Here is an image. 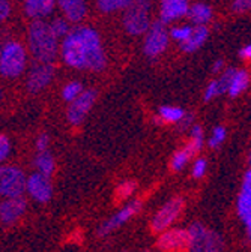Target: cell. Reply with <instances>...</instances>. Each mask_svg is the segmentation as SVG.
<instances>
[{"mask_svg": "<svg viewBox=\"0 0 251 252\" xmlns=\"http://www.w3.org/2000/svg\"><path fill=\"white\" fill-rule=\"evenodd\" d=\"M83 92V86L78 81H71L68 83L64 89H62V98L67 102H72L78 94Z\"/></svg>", "mask_w": 251, "mask_h": 252, "instance_id": "cell-28", "label": "cell"}, {"mask_svg": "<svg viewBox=\"0 0 251 252\" xmlns=\"http://www.w3.org/2000/svg\"><path fill=\"white\" fill-rule=\"evenodd\" d=\"M188 17L196 26H205L212 18V9L206 3H196L191 8H188Z\"/></svg>", "mask_w": 251, "mask_h": 252, "instance_id": "cell-22", "label": "cell"}, {"mask_svg": "<svg viewBox=\"0 0 251 252\" xmlns=\"http://www.w3.org/2000/svg\"><path fill=\"white\" fill-rule=\"evenodd\" d=\"M53 75H54V68L51 66V63H36L29 72L27 89L32 93L44 90L50 84Z\"/></svg>", "mask_w": 251, "mask_h": 252, "instance_id": "cell-14", "label": "cell"}, {"mask_svg": "<svg viewBox=\"0 0 251 252\" xmlns=\"http://www.w3.org/2000/svg\"><path fill=\"white\" fill-rule=\"evenodd\" d=\"M224 140H226V128L224 126H216V128H214V131H212V135L208 141V146L211 149H218L224 143Z\"/></svg>", "mask_w": 251, "mask_h": 252, "instance_id": "cell-29", "label": "cell"}, {"mask_svg": "<svg viewBox=\"0 0 251 252\" xmlns=\"http://www.w3.org/2000/svg\"><path fill=\"white\" fill-rule=\"evenodd\" d=\"M48 144H50L48 135H47V134H41V135L36 138V150H38V153L47 152V150H48Z\"/></svg>", "mask_w": 251, "mask_h": 252, "instance_id": "cell-36", "label": "cell"}, {"mask_svg": "<svg viewBox=\"0 0 251 252\" xmlns=\"http://www.w3.org/2000/svg\"><path fill=\"white\" fill-rule=\"evenodd\" d=\"M9 152H11V143L8 137L0 135V162H3L9 156Z\"/></svg>", "mask_w": 251, "mask_h": 252, "instance_id": "cell-35", "label": "cell"}, {"mask_svg": "<svg viewBox=\"0 0 251 252\" xmlns=\"http://www.w3.org/2000/svg\"><path fill=\"white\" fill-rule=\"evenodd\" d=\"M193 122H194V116L185 113V116H183V117L180 119V122L178 123V125H179V129L186 131L188 128H190V126H193Z\"/></svg>", "mask_w": 251, "mask_h": 252, "instance_id": "cell-38", "label": "cell"}, {"mask_svg": "<svg viewBox=\"0 0 251 252\" xmlns=\"http://www.w3.org/2000/svg\"><path fill=\"white\" fill-rule=\"evenodd\" d=\"M136 188H137V183H136L134 180H125V182H122V183L116 188V192H114L116 201H123V200L130 198V197L134 194Z\"/></svg>", "mask_w": 251, "mask_h": 252, "instance_id": "cell-26", "label": "cell"}, {"mask_svg": "<svg viewBox=\"0 0 251 252\" xmlns=\"http://www.w3.org/2000/svg\"><path fill=\"white\" fill-rule=\"evenodd\" d=\"M60 53L67 65L75 69L98 72L106 66V54L100 33L90 27L80 26L70 30L62 42Z\"/></svg>", "mask_w": 251, "mask_h": 252, "instance_id": "cell-1", "label": "cell"}, {"mask_svg": "<svg viewBox=\"0 0 251 252\" xmlns=\"http://www.w3.org/2000/svg\"><path fill=\"white\" fill-rule=\"evenodd\" d=\"M133 3V0H98L97 6L101 12H116L119 9H127Z\"/></svg>", "mask_w": 251, "mask_h": 252, "instance_id": "cell-25", "label": "cell"}, {"mask_svg": "<svg viewBox=\"0 0 251 252\" xmlns=\"http://www.w3.org/2000/svg\"><path fill=\"white\" fill-rule=\"evenodd\" d=\"M223 66H224L223 60H216V62L214 63V66H212V71H214V72H219V71L223 69Z\"/></svg>", "mask_w": 251, "mask_h": 252, "instance_id": "cell-41", "label": "cell"}, {"mask_svg": "<svg viewBox=\"0 0 251 252\" xmlns=\"http://www.w3.org/2000/svg\"><path fill=\"white\" fill-rule=\"evenodd\" d=\"M233 72H235V68H230V69H227L221 77H219V80H216V81H218L219 92H221V94H223L224 92H227V87H229V84H230V80H232Z\"/></svg>", "mask_w": 251, "mask_h": 252, "instance_id": "cell-34", "label": "cell"}, {"mask_svg": "<svg viewBox=\"0 0 251 252\" xmlns=\"http://www.w3.org/2000/svg\"><path fill=\"white\" fill-rule=\"evenodd\" d=\"M239 56L244 57V59H250V56H251V47H250V45H245V47L239 51Z\"/></svg>", "mask_w": 251, "mask_h": 252, "instance_id": "cell-40", "label": "cell"}, {"mask_svg": "<svg viewBox=\"0 0 251 252\" xmlns=\"http://www.w3.org/2000/svg\"><path fill=\"white\" fill-rule=\"evenodd\" d=\"M50 29L53 32V35L59 39V38H65L68 35V23L65 20H62V18H56L51 24H50Z\"/></svg>", "mask_w": 251, "mask_h": 252, "instance_id": "cell-30", "label": "cell"}, {"mask_svg": "<svg viewBox=\"0 0 251 252\" xmlns=\"http://www.w3.org/2000/svg\"><path fill=\"white\" fill-rule=\"evenodd\" d=\"M0 98H2V92H0Z\"/></svg>", "mask_w": 251, "mask_h": 252, "instance_id": "cell-42", "label": "cell"}, {"mask_svg": "<svg viewBox=\"0 0 251 252\" xmlns=\"http://www.w3.org/2000/svg\"><path fill=\"white\" fill-rule=\"evenodd\" d=\"M26 50L21 44L11 41L0 48V75L17 78L26 69Z\"/></svg>", "mask_w": 251, "mask_h": 252, "instance_id": "cell-4", "label": "cell"}, {"mask_svg": "<svg viewBox=\"0 0 251 252\" xmlns=\"http://www.w3.org/2000/svg\"><path fill=\"white\" fill-rule=\"evenodd\" d=\"M205 144V137H203V129L202 126L199 125H193L191 126V137H190V141H188V144L183 147L186 150V153L191 156V159L200 153L202 147Z\"/></svg>", "mask_w": 251, "mask_h": 252, "instance_id": "cell-21", "label": "cell"}, {"mask_svg": "<svg viewBox=\"0 0 251 252\" xmlns=\"http://www.w3.org/2000/svg\"><path fill=\"white\" fill-rule=\"evenodd\" d=\"M26 174L14 165L0 167V197H23L26 192Z\"/></svg>", "mask_w": 251, "mask_h": 252, "instance_id": "cell-6", "label": "cell"}, {"mask_svg": "<svg viewBox=\"0 0 251 252\" xmlns=\"http://www.w3.org/2000/svg\"><path fill=\"white\" fill-rule=\"evenodd\" d=\"M26 191L35 201L48 203L53 197V185L50 177L34 173L26 179Z\"/></svg>", "mask_w": 251, "mask_h": 252, "instance_id": "cell-11", "label": "cell"}, {"mask_svg": "<svg viewBox=\"0 0 251 252\" xmlns=\"http://www.w3.org/2000/svg\"><path fill=\"white\" fill-rule=\"evenodd\" d=\"M236 207H238V215L242 220V224L245 225L247 234L250 236V231H251V171L250 170H247L244 174Z\"/></svg>", "mask_w": 251, "mask_h": 252, "instance_id": "cell-13", "label": "cell"}, {"mask_svg": "<svg viewBox=\"0 0 251 252\" xmlns=\"http://www.w3.org/2000/svg\"><path fill=\"white\" fill-rule=\"evenodd\" d=\"M9 12H11V6L8 0H0V23L8 18Z\"/></svg>", "mask_w": 251, "mask_h": 252, "instance_id": "cell-39", "label": "cell"}, {"mask_svg": "<svg viewBox=\"0 0 251 252\" xmlns=\"http://www.w3.org/2000/svg\"><path fill=\"white\" fill-rule=\"evenodd\" d=\"M186 233L190 252H223V239L203 224H191Z\"/></svg>", "mask_w": 251, "mask_h": 252, "instance_id": "cell-3", "label": "cell"}, {"mask_svg": "<svg viewBox=\"0 0 251 252\" xmlns=\"http://www.w3.org/2000/svg\"><path fill=\"white\" fill-rule=\"evenodd\" d=\"M123 252H127V251H123Z\"/></svg>", "mask_w": 251, "mask_h": 252, "instance_id": "cell-43", "label": "cell"}, {"mask_svg": "<svg viewBox=\"0 0 251 252\" xmlns=\"http://www.w3.org/2000/svg\"><path fill=\"white\" fill-rule=\"evenodd\" d=\"M248 83H250L248 72L245 69H235V72L232 75V80H230V84L227 87L229 96H232V98L239 96V94L248 87Z\"/></svg>", "mask_w": 251, "mask_h": 252, "instance_id": "cell-20", "label": "cell"}, {"mask_svg": "<svg viewBox=\"0 0 251 252\" xmlns=\"http://www.w3.org/2000/svg\"><path fill=\"white\" fill-rule=\"evenodd\" d=\"M185 116V111L180 107H175V105H163L158 111V122L161 123H179L180 119Z\"/></svg>", "mask_w": 251, "mask_h": 252, "instance_id": "cell-24", "label": "cell"}, {"mask_svg": "<svg viewBox=\"0 0 251 252\" xmlns=\"http://www.w3.org/2000/svg\"><path fill=\"white\" fill-rule=\"evenodd\" d=\"M221 94V92H219V86H218V81L214 80L208 84L206 90H205V101H211L216 96H219Z\"/></svg>", "mask_w": 251, "mask_h": 252, "instance_id": "cell-33", "label": "cell"}, {"mask_svg": "<svg viewBox=\"0 0 251 252\" xmlns=\"http://www.w3.org/2000/svg\"><path fill=\"white\" fill-rule=\"evenodd\" d=\"M191 30H193V27H191V26L173 27V29L170 30V33H169V35H172V38H173V39H176V41H179V42L182 44V42H185V41L188 39V36L191 35Z\"/></svg>", "mask_w": 251, "mask_h": 252, "instance_id": "cell-31", "label": "cell"}, {"mask_svg": "<svg viewBox=\"0 0 251 252\" xmlns=\"http://www.w3.org/2000/svg\"><path fill=\"white\" fill-rule=\"evenodd\" d=\"M60 9L68 17V20L78 23L86 15V3L84 0H57Z\"/></svg>", "mask_w": 251, "mask_h": 252, "instance_id": "cell-18", "label": "cell"}, {"mask_svg": "<svg viewBox=\"0 0 251 252\" xmlns=\"http://www.w3.org/2000/svg\"><path fill=\"white\" fill-rule=\"evenodd\" d=\"M142 209V201L140 200H134V201H130L128 204H125L119 212H116L111 218H108L106 222L101 224V227L98 228V236L104 237L110 233H113L114 230L120 228L123 224H127L128 220L137 215Z\"/></svg>", "mask_w": 251, "mask_h": 252, "instance_id": "cell-10", "label": "cell"}, {"mask_svg": "<svg viewBox=\"0 0 251 252\" xmlns=\"http://www.w3.org/2000/svg\"><path fill=\"white\" fill-rule=\"evenodd\" d=\"M250 5H251V0H235L232 8L236 12H245L250 9Z\"/></svg>", "mask_w": 251, "mask_h": 252, "instance_id": "cell-37", "label": "cell"}, {"mask_svg": "<svg viewBox=\"0 0 251 252\" xmlns=\"http://www.w3.org/2000/svg\"><path fill=\"white\" fill-rule=\"evenodd\" d=\"M208 35H209V30L206 26L193 27L191 35L188 36V39L185 42H182V50L185 53H194L205 44V41L208 39Z\"/></svg>", "mask_w": 251, "mask_h": 252, "instance_id": "cell-19", "label": "cell"}, {"mask_svg": "<svg viewBox=\"0 0 251 252\" xmlns=\"http://www.w3.org/2000/svg\"><path fill=\"white\" fill-rule=\"evenodd\" d=\"M35 167H36V173H39L45 177H51V174L56 170V162H54L53 155L48 150L38 153L35 158Z\"/></svg>", "mask_w": 251, "mask_h": 252, "instance_id": "cell-23", "label": "cell"}, {"mask_svg": "<svg viewBox=\"0 0 251 252\" xmlns=\"http://www.w3.org/2000/svg\"><path fill=\"white\" fill-rule=\"evenodd\" d=\"M208 171V161L205 158H197L193 164V176L196 179H202Z\"/></svg>", "mask_w": 251, "mask_h": 252, "instance_id": "cell-32", "label": "cell"}, {"mask_svg": "<svg viewBox=\"0 0 251 252\" xmlns=\"http://www.w3.org/2000/svg\"><path fill=\"white\" fill-rule=\"evenodd\" d=\"M0 48H2V47H0Z\"/></svg>", "mask_w": 251, "mask_h": 252, "instance_id": "cell-44", "label": "cell"}, {"mask_svg": "<svg viewBox=\"0 0 251 252\" xmlns=\"http://www.w3.org/2000/svg\"><path fill=\"white\" fill-rule=\"evenodd\" d=\"M56 0H24V9L29 17L42 18L53 12Z\"/></svg>", "mask_w": 251, "mask_h": 252, "instance_id": "cell-17", "label": "cell"}, {"mask_svg": "<svg viewBox=\"0 0 251 252\" xmlns=\"http://www.w3.org/2000/svg\"><path fill=\"white\" fill-rule=\"evenodd\" d=\"M188 0H161V23L167 24L188 12Z\"/></svg>", "mask_w": 251, "mask_h": 252, "instance_id": "cell-16", "label": "cell"}, {"mask_svg": "<svg viewBox=\"0 0 251 252\" xmlns=\"http://www.w3.org/2000/svg\"><path fill=\"white\" fill-rule=\"evenodd\" d=\"M95 101H97V92L95 90H83L72 102H70V108L67 111L68 122L72 126L81 125L84 122L87 113L92 110Z\"/></svg>", "mask_w": 251, "mask_h": 252, "instance_id": "cell-8", "label": "cell"}, {"mask_svg": "<svg viewBox=\"0 0 251 252\" xmlns=\"http://www.w3.org/2000/svg\"><path fill=\"white\" fill-rule=\"evenodd\" d=\"M144 39V53L149 57L160 56L169 44V32L166 30V26L161 21L153 23L147 32Z\"/></svg>", "mask_w": 251, "mask_h": 252, "instance_id": "cell-9", "label": "cell"}, {"mask_svg": "<svg viewBox=\"0 0 251 252\" xmlns=\"http://www.w3.org/2000/svg\"><path fill=\"white\" fill-rule=\"evenodd\" d=\"M146 252H147V251H146Z\"/></svg>", "mask_w": 251, "mask_h": 252, "instance_id": "cell-45", "label": "cell"}, {"mask_svg": "<svg viewBox=\"0 0 251 252\" xmlns=\"http://www.w3.org/2000/svg\"><path fill=\"white\" fill-rule=\"evenodd\" d=\"M26 209H27V201L23 197L3 198L0 201V222L5 225L15 224L24 215Z\"/></svg>", "mask_w": 251, "mask_h": 252, "instance_id": "cell-15", "label": "cell"}, {"mask_svg": "<svg viewBox=\"0 0 251 252\" xmlns=\"http://www.w3.org/2000/svg\"><path fill=\"white\" fill-rule=\"evenodd\" d=\"M156 246L161 252H185L188 251V233L182 228H169L161 233Z\"/></svg>", "mask_w": 251, "mask_h": 252, "instance_id": "cell-12", "label": "cell"}, {"mask_svg": "<svg viewBox=\"0 0 251 252\" xmlns=\"http://www.w3.org/2000/svg\"><path fill=\"white\" fill-rule=\"evenodd\" d=\"M190 161H191V156L186 153L185 149H180V150H178V152L173 155L172 162H170V167H172L173 171H180V170H183V168L186 167V164L190 162Z\"/></svg>", "mask_w": 251, "mask_h": 252, "instance_id": "cell-27", "label": "cell"}, {"mask_svg": "<svg viewBox=\"0 0 251 252\" xmlns=\"http://www.w3.org/2000/svg\"><path fill=\"white\" fill-rule=\"evenodd\" d=\"M183 207H185V201H183L182 197H175V198L169 200L152 218V222H150L152 231L161 234L163 231L169 230L170 225L182 213Z\"/></svg>", "mask_w": 251, "mask_h": 252, "instance_id": "cell-7", "label": "cell"}, {"mask_svg": "<svg viewBox=\"0 0 251 252\" xmlns=\"http://www.w3.org/2000/svg\"><path fill=\"white\" fill-rule=\"evenodd\" d=\"M150 0H133L123 15V26L131 35H143L150 27L149 21Z\"/></svg>", "mask_w": 251, "mask_h": 252, "instance_id": "cell-5", "label": "cell"}, {"mask_svg": "<svg viewBox=\"0 0 251 252\" xmlns=\"http://www.w3.org/2000/svg\"><path fill=\"white\" fill-rule=\"evenodd\" d=\"M57 38L53 35L50 24L35 20L29 27V48L38 63H51L57 54Z\"/></svg>", "mask_w": 251, "mask_h": 252, "instance_id": "cell-2", "label": "cell"}]
</instances>
